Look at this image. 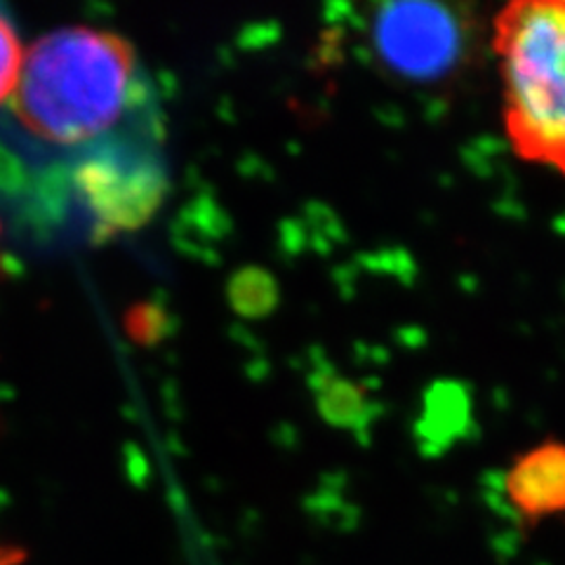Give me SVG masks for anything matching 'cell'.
<instances>
[{"label":"cell","mask_w":565,"mask_h":565,"mask_svg":"<svg viewBox=\"0 0 565 565\" xmlns=\"http://www.w3.org/2000/svg\"><path fill=\"white\" fill-rule=\"evenodd\" d=\"M228 299L241 316L262 318L278 302L276 280L257 267L241 269L228 282Z\"/></svg>","instance_id":"cell-6"},{"label":"cell","mask_w":565,"mask_h":565,"mask_svg":"<svg viewBox=\"0 0 565 565\" xmlns=\"http://www.w3.org/2000/svg\"><path fill=\"white\" fill-rule=\"evenodd\" d=\"M504 130L523 161L565 177V0H519L494 17Z\"/></svg>","instance_id":"cell-2"},{"label":"cell","mask_w":565,"mask_h":565,"mask_svg":"<svg viewBox=\"0 0 565 565\" xmlns=\"http://www.w3.org/2000/svg\"><path fill=\"white\" fill-rule=\"evenodd\" d=\"M318 405L326 419L338 427H353L365 413V398L356 384L347 380H326L318 392Z\"/></svg>","instance_id":"cell-7"},{"label":"cell","mask_w":565,"mask_h":565,"mask_svg":"<svg viewBox=\"0 0 565 565\" xmlns=\"http://www.w3.org/2000/svg\"><path fill=\"white\" fill-rule=\"evenodd\" d=\"M380 62L392 74L429 83L450 76L467 52V29L440 3H386L370 22Z\"/></svg>","instance_id":"cell-4"},{"label":"cell","mask_w":565,"mask_h":565,"mask_svg":"<svg viewBox=\"0 0 565 565\" xmlns=\"http://www.w3.org/2000/svg\"><path fill=\"white\" fill-rule=\"evenodd\" d=\"M507 498L527 521L565 511V444L550 440L525 450L507 473Z\"/></svg>","instance_id":"cell-5"},{"label":"cell","mask_w":565,"mask_h":565,"mask_svg":"<svg viewBox=\"0 0 565 565\" xmlns=\"http://www.w3.org/2000/svg\"><path fill=\"white\" fill-rule=\"evenodd\" d=\"M24 554L14 546H0V565H20Z\"/></svg>","instance_id":"cell-10"},{"label":"cell","mask_w":565,"mask_h":565,"mask_svg":"<svg viewBox=\"0 0 565 565\" xmlns=\"http://www.w3.org/2000/svg\"><path fill=\"white\" fill-rule=\"evenodd\" d=\"M74 189L102 236L135 232L168 191L158 156L130 139H104L74 163Z\"/></svg>","instance_id":"cell-3"},{"label":"cell","mask_w":565,"mask_h":565,"mask_svg":"<svg viewBox=\"0 0 565 565\" xmlns=\"http://www.w3.org/2000/svg\"><path fill=\"white\" fill-rule=\"evenodd\" d=\"M135 95L130 43L104 29L66 26L43 35L24 55L12 114L39 147L87 151L109 139Z\"/></svg>","instance_id":"cell-1"},{"label":"cell","mask_w":565,"mask_h":565,"mask_svg":"<svg viewBox=\"0 0 565 565\" xmlns=\"http://www.w3.org/2000/svg\"><path fill=\"white\" fill-rule=\"evenodd\" d=\"M126 332L137 344H156L166 338L168 316L156 305H135L126 316Z\"/></svg>","instance_id":"cell-9"},{"label":"cell","mask_w":565,"mask_h":565,"mask_svg":"<svg viewBox=\"0 0 565 565\" xmlns=\"http://www.w3.org/2000/svg\"><path fill=\"white\" fill-rule=\"evenodd\" d=\"M24 66V52L20 35H17L12 17L0 10V106H3L17 90Z\"/></svg>","instance_id":"cell-8"}]
</instances>
